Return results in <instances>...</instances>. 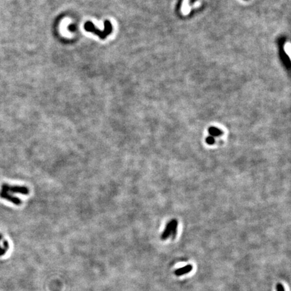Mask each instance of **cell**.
<instances>
[{
  "mask_svg": "<svg viewBox=\"0 0 291 291\" xmlns=\"http://www.w3.org/2000/svg\"><path fill=\"white\" fill-rule=\"evenodd\" d=\"M177 221L176 220H172L167 225L166 228L164 229L163 234H161V239L162 240H166L168 239L169 236H171L173 237H175L177 233Z\"/></svg>",
  "mask_w": 291,
  "mask_h": 291,
  "instance_id": "cell-2",
  "label": "cell"
},
{
  "mask_svg": "<svg viewBox=\"0 0 291 291\" xmlns=\"http://www.w3.org/2000/svg\"><path fill=\"white\" fill-rule=\"evenodd\" d=\"M9 248V245L7 241L4 239L2 235L0 234V256L4 255L7 252Z\"/></svg>",
  "mask_w": 291,
  "mask_h": 291,
  "instance_id": "cell-5",
  "label": "cell"
},
{
  "mask_svg": "<svg viewBox=\"0 0 291 291\" xmlns=\"http://www.w3.org/2000/svg\"><path fill=\"white\" fill-rule=\"evenodd\" d=\"M84 28L85 30L87 31L91 32H92V33L97 34L101 39H105L106 37H107L108 34H110L111 31H112V26H111V24L108 20H105V30L103 31H99V29L96 28L95 25L90 21L85 23Z\"/></svg>",
  "mask_w": 291,
  "mask_h": 291,
  "instance_id": "cell-1",
  "label": "cell"
},
{
  "mask_svg": "<svg viewBox=\"0 0 291 291\" xmlns=\"http://www.w3.org/2000/svg\"><path fill=\"white\" fill-rule=\"evenodd\" d=\"M192 269H193V266L192 265H190V264H189V265H187L183 267H181V268L176 270L175 271V274L176 276H180L190 272L192 270Z\"/></svg>",
  "mask_w": 291,
  "mask_h": 291,
  "instance_id": "cell-6",
  "label": "cell"
},
{
  "mask_svg": "<svg viewBox=\"0 0 291 291\" xmlns=\"http://www.w3.org/2000/svg\"><path fill=\"white\" fill-rule=\"evenodd\" d=\"M2 190L6 192H11L15 193H21L22 195H28L30 190L25 186H10L7 183H4L2 186Z\"/></svg>",
  "mask_w": 291,
  "mask_h": 291,
  "instance_id": "cell-3",
  "label": "cell"
},
{
  "mask_svg": "<svg viewBox=\"0 0 291 291\" xmlns=\"http://www.w3.org/2000/svg\"><path fill=\"white\" fill-rule=\"evenodd\" d=\"M0 197L3 199H6V200L9 202H11V203H13V204H14L16 205H20L22 203L21 199L20 198H16L15 196H11V194H10L8 192H4V191L3 190H2L1 192H0Z\"/></svg>",
  "mask_w": 291,
  "mask_h": 291,
  "instance_id": "cell-4",
  "label": "cell"
},
{
  "mask_svg": "<svg viewBox=\"0 0 291 291\" xmlns=\"http://www.w3.org/2000/svg\"><path fill=\"white\" fill-rule=\"evenodd\" d=\"M208 132H209V134L211 135V136H212V137L213 136H218L222 134V131H220L219 129L214 128V127L210 128L209 129H208Z\"/></svg>",
  "mask_w": 291,
  "mask_h": 291,
  "instance_id": "cell-7",
  "label": "cell"
},
{
  "mask_svg": "<svg viewBox=\"0 0 291 291\" xmlns=\"http://www.w3.org/2000/svg\"><path fill=\"white\" fill-rule=\"evenodd\" d=\"M276 290L277 291H285L283 285L282 284H278L276 286Z\"/></svg>",
  "mask_w": 291,
  "mask_h": 291,
  "instance_id": "cell-9",
  "label": "cell"
},
{
  "mask_svg": "<svg viewBox=\"0 0 291 291\" xmlns=\"http://www.w3.org/2000/svg\"><path fill=\"white\" fill-rule=\"evenodd\" d=\"M206 142L208 144H212L214 143V139L212 136H209L206 138Z\"/></svg>",
  "mask_w": 291,
  "mask_h": 291,
  "instance_id": "cell-8",
  "label": "cell"
}]
</instances>
